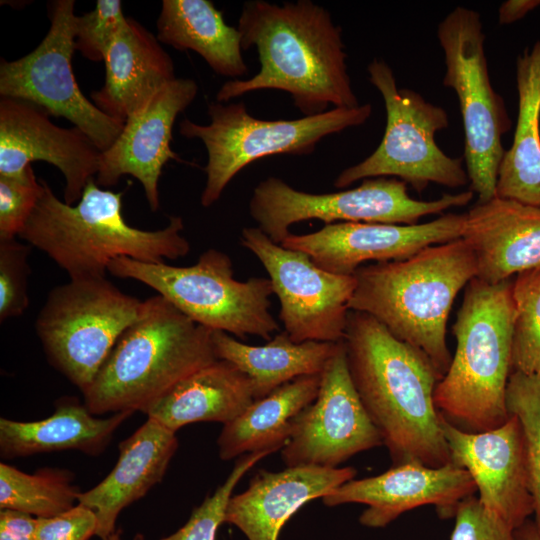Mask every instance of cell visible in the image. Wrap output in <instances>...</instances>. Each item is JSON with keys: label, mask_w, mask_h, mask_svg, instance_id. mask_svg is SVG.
<instances>
[{"label": "cell", "mask_w": 540, "mask_h": 540, "mask_svg": "<svg viewBox=\"0 0 540 540\" xmlns=\"http://www.w3.org/2000/svg\"><path fill=\"white\" fill-rule=\"evenodd\" d=\"M371 112V105L363 104L295 120H261L250 115L243 102L211 103L209 124L187 118L179 124L182 136L200 139L207 150L202 206L213 205L232 178L251 162L277 154H311L324 137L364 124Z\"/></svg>", "instance_id": "cell-8"}, {"label": "cell", "mask_w": 540, "mask_h": 540, "mask_svg": "<svg viewBox=\"0 0 540 540\" xmlns=\"http://www.w3.org/2000/svg\"><path fill=\"white\" fill-rule=\"evenodd\" d=\"M97 517L81 504L48 518H37L35 540H89L96 536Z\"/></svg>", "instance_id": "cell-39"}, {"label": "cell", "mask_w": 540, "mask_h": 540, "mask_svg": "<svg viewBox=\"0 0 540 540\" xmlns=\"http://www.w3.org/2000/svg\"><path fill=\"white\" fill-rule=\"evenodd\" d=\"M36 522L32 515L1 509L0 540H35Z\"/></svg>", "instance_id": "cell-40"}, {"label": "cell", "mask_w": 540, "mask_h": 540, "mask_svg": "<svg viewBox=\"0 0 540 540\" xmlns=\"http://www.w3.org/2000/svg\"><path fill=\"white\" fill-rule=\"evenodd\" d=\"M476 273L464 239L431 245L404 260L359 267L349 310L370 315L424 352L442 379L452 361L446 341L452 304Z\"/></svg>", "instance_id": "cell-3"}, {"label": "cell", "mask_w": 540, "mask_h": 540, "mask_svg": "<svg viewBox=\"0 0 540 540\" xmlns=\"http://www.w3.org/2000/svg\"><path fill=\"white\" fill-rule=\"evenodd\" d=\"M515 540H540L533 520H527L524 524L514 530Z\"/></svg>", "instance_id": "cell-42"}, {"label": "cell", "mask_w": 540, "mask_h": 540, "mask_svg": "<svg viewBox=\"0 0 540 540\" xmlns=\"http://www.w3.org/2000/svg\"><path fill=\"white\" fill-rule=\"evenodd\" d=\"M240 241L268 273L280 301L279 318L294 342L343 340L354 275L323 270L306 253L273 242L258 227L243 228Z\"/></svg>", "instance_id": "cell-14"}, {"label": "cell", "mask_w": 540, "mask_h": 540, "mask_svg": "<svg viewBox=\"0 0 540 540\" xmlns=\"http://www.w3.org/2000/svg\"><path fill=\"white\" fill-rule=\"evenodd\" d=\"M540 5V0H508L499 8V23L511 24L522 19Z\"/></svg>", "instance_id": "cell-41"}, {"label": "cell", "mask_w": 540, "mask_h": 540, "mask_svg": "<svg viewBox=\"0 0 540 540\" xmlns=\"http://www.w3.org/2000/svg\"><path fill=\"white\" fill-rule=\"evenodd\" d=\"M127 21L119 0H97L95 8L75 18V51L93 62L107 52Z\"/></svg>", "instance_id": "cell-35"}, {"label": "cell", "mask_w": 540, "mask_h": 540, "mask_svg": "<svg viewBox=\"0 0 540 540\" xmlns=\"http://www.w3.org/2000/svg\"><path fill=\"white\" fill-rule=\"evenodd\" d=\"M237 28L242 49L256 47L260 70L251 78L224 83L216 95L217 102L277 89L289 93L304 116L326 112L330 105H360L347 72L341 28L322 6L309 0L282 5L247 1Z\"/></svg>", "instance_id": "cell-1"}, {"label": "cell", "mask_w": 540, "mask_h": 540, "mask_svg": "<svg viewBox=\"0 0 540 540\" xmlns=\"http://www.w3.org/2000/svg\"><path fill=\"white\" fill-rule=\"evenodd\" d=\"M29 244L0 241V321L23 315L29 306Z\"/></svg>", "instance_id": "cell-37"}, {"label": "cell", "mask_w": 540, "mask_h": 540, "mask_svg": "<svg viewBox=\"0 0 540 540\" xmlns=\"http://www.w3.org/2000/svg\"><path fill=\"white\" fill-rule=\"evenodd\" d=\"M509 415L504 424L484 432L463 431L442 416V430L451 462L470 474L480 503L515 530L534 513V503L522 426Z\"/></svg>", "instance_id": "cell-17"}, {"label": "cell", "mask_w": 540, "mask_h": 540, "mask_svg": "<svg viewBox=\"0 0 540 540\" xmlns=\"http://www.w3.org/2000/svg\"><path fill=\"white\" fill-rule=\"evenodd\" d=\"M103 540H121L120 530H115L112 534H110L107 538ZM133 540H144V537L142 534H136Z\"/></svg>", "instance_id": "cell-43"}, {"label": "cell", "mask_w": 540, "mask_h": 540, "mask_svg": "<svg viewBox=\"0 0 540 540\" xmlns=\"http://www.w3.org/2000/svg\"><path fill=\"white\" fill-rule=\"evenodd\" d=\"M80 490L68 470L43 468L27 474L11 465L0 464V508L36 518L62 514L78 504Z\"/></svg>", "instance_id": "cell-31"}, {"label": "cell", "mask_w": 540, "mask_h": 540, "mask_svg": "<svg viewBox=\"0 0 540 540\" xmlns=\"http://www.w3.org/2000/svg\"><path fill=\"white\" fill-rule=\"evenodd\" d=\"M343 344L355 389L394 465L451 462L434 401L441 380L428 356L370 315L349 311Z\"/></svg>", "instance_id": "cell-2"}, {"label": "cell", "mask_w": 540, "mask_h": 540, "mask_svg": "<svg viewBox=\"0 0 540 540\" xmlns=\"http://www.w3.org/2000/svg\"><path fill=\"white\" fill-rule=\"evenodd\" d=\"M104 63V84L90 97L105 114L123 121L176 78L173 60L157 37L133 18H127Z\"/></svg>", "instance_id": "cell-24"}, {"label": "cell", "mask_w": 540, "mask_h": 540, "mask_svg": "<svg viewBox=\"0 0 540 540\" xmlns=\"http://www.w3.org/2000/svg\"><path fill=\"white\" fill-rule=\"evenodd\" d=\"M383 445L347 365L343 341L323 372L318 394L296 418L281 449L287 467L337 468L357 453Z\"/></svg>", "instance_id": "cell-15"}, {"label": "cell", "mask_w": 540, "mask_h": 540, "mask_svg": "<svg viewBox=\"0 0 540 540\" xmlns=\"http://www.w3.org/2000/svg\"><path fill=\"white\" fill-rule=\"evenodd\" d=\"M212 334L161 295L144 300L82 393L85 406L93 415L145 413L181 380L218 360Z\"/></svg>", "instance_id": "cell-5"}, {"label": "cell", "mask_w": 540, "mask_h": 540, "mask_svg": "<svg viewBox=\"0 0 540 540\" xmlns=\"http://www.w3.org/2000/svg\"><path fill=\"white\" fill-rule=\"evenodd\" d=\"M466 213H448L414 225L340 222L308 234H293L281 242L288 249L306 253L321 269L354 275L367 261H398L422 249L462 237Z\"/></svg>", "instance_id": "cell-16"}, {"label": "cell", "mask_w": 540, "mask_h": 540, "mask_svg": "<svg viewBox=\"0 0 540 540\" xmlns=\"http://www.w3.org/2000/svg\"><path fill=\"white\" fill-rule=\"evenodd\" d=\"M437 37L445 62L443 85L455 91L460 104L470 188L478 202H486L496 196L505 153L502 136L511 122L503 98L490 81L480 14L456 7L439 23Z\"/></svg>", "instance_id": "cell-10"}, {"label": "cell", "mask_w": 540, "mask_h": 540, "mask_svg": "<svg viewBox=\"0 0 540 540\" xmlns=\"http://www.w3.org/2000/svg\"><path fill=\"white\" fill-rule=\"evenodd\" d=\"M512 297V372L540 375V267L516 275Z\"/></svg>", "instance_id": "cell-32"}, {"label": "cell", "mask_w": 540, "mask_h": 540, "mask_svg": "<svg viewBox=\"0 0 540 540\" xmlns=\"http://www.w3.org/2000/svg\"><path fill=\"white\" fill-rule=\"evenodd\" d=\"M177 448L175 432L151 418L119 444L114 468L78 497V504L96 514L97 537L103 540L112 534L120 512L163 479Z\"/></svg>", "instance_id": "cell-23"}, {"label": "cell", "mask_w": 540, "mask_h": 540, "mask_svg": "<svg viewBox=\"0 0 540 540\" xmlns=\"http://www.w3.org/2000/svg\"><path fill=\"white\" fill-rule=\"evenodd\" d=\"M513 280L473 278L452 326L457 346L434 401L441 415L467 432L497 428L509 418L506 389L512 373Z\"/></svg>", "instance_id": "cell-6"}, {"label": "cell", "mask_w": 540, "mask_h": 540, "mask_svg": "<svg viewBox=\"0 0 540 540\" xmlns=\"http://www.w3.org/2000/svg\"><path fill=\"white\" fill-rule=\"evenodd\" d=\"M367 71L385 104V132L376 150L340 172L334 186L342 189L359 180L388 176L410 184L419 193L430 183L465 186L469 178L462 158L446 155L435 142L436 132L449 125L447 112L415 91L399 89L384 60L374 59Z\"/></svg>", "instance_id": "cell-9"}, {"label": "cell", "mask_w": 540, "mask_h": 540, "mask_svg": "<svg viewBox=\"0 0 540 540\" xmlns=\"http://www.w3.org/2000/svg\"><path fill=\"white\" fill-rule=\"evenodd\" d=\"M40 180L41 196L18 237L46 253L70 279L104 277L119 257L158 263L190 251L180 216L159 230L139 229L122 215L123 192L102 188L92 178L80 200L69 205Z\"/></svg>", "instance_id": "cell-4"}, {"label": "cell", "mask_w": 540, "mask_h": 540, "mask_svg": "<svg viewBox=\"0 0 540 540\" xmlns=\"http://www.w3.org/2000/svg\"><path fill=\"white\" fill-rule=\"evenodd\" d=\"M471 190L443 194L439 199L422 201L408 194L407 184L397 178L362 180L355 188L334 193L312 194L299 191L277 177H268L253 190L250 216L273 242L281 244L295 223L317 219L326 225L340 222H366L414 225L428 215L467 205Z\"/></svg>", "instance_id": "cell-12"}, {"label": "cell", "mask_w": 540, "mask_h": 540, "mask_svg": "<svg viewBox=\"0 0 540 540\" xmlns=\"http://www.w3.org/2000/svg\"><path fill=\"white\" fill-rule=\"evenodd\" d=\"M356 474L350 466L259 470L245 491L231 496L225 522L236 526L247 540H279L282 528L302 506L322 498Z\"/></svg>", "instance_id": "cell-21"}, {"label": "cell", "mask_w": 540, "mask_h": 540, "mask_svg": "<svg viewBox=\"0 0 540 540\" xmlns=\"http://www.w3.org/2000/svg\"><path fill=\"white\" fill-rule=\"evenodd\" d=\"M321 374L296 378L254 400L233 421L225 424L217 439L222 460L254 452L282 449L298 415L316 398Z\"/></svg>", "instance_id": "cell-30"}, {"label": "cell", "mask_w": 540, "mask_h": 540, "mask_svg": "<svg viewBox=\"0 0 540 540\" xmlns=\"http://www.w3.org/2000/svg\"><path fill=\"white\" fill-rule=\"evenodd\" d=\"M270 454L269 451H262L243 455L223 484L193 510L188 521L160 540H215L218 528L225 522L226 508L235 486L257 462Z\"/></svg>", "instance_id": "cell-34"}, {"label": "cell", "mask_w": 540, "mask_h": 540, "mask_svg": "<svg viewBox=\"0 0 540 540\" xmlns=\"http://www.w3.org/2000/svg\"><path fill=\"white\" fill-rule=\"evenodd\" d=\"M134 412L105 418L93 415L76 400L61 401L53 414L38 421L0 419V453L5 459L63 450L100 455L117 428Z\"/></svg>", "instance_id": "cell-26"}, {"label": "cell", "mask_w": 540, "mask_h": 540, "mask_svg": "<svg viewBox=\"0 0 540 540\" xmlns=\"http://www.w3.org/2000/svg\"><path fill=\"white\" fill-rule=\"evenodd\" d=\"M142 304L106 276L54 287L35 321L48 361L83 393Z\"/></svg>", "instance_id": "cell-11"}, {"label": "cell", "mask_w": 540, "mask_h": 540, "mask_svg": "<svg viewBox=\"0 0 540 540\" xmlns=\"http://www.w3.org/2000/svg\"><path fill=\"white\" fill-rule=\"evenodd\" d=\"M197 93L194 80L176 77L132 113L116 140L101 152L96 183L111 187L121 176L131 175L141 183L151 211H157L162 168L169 160L182 161L171 148L174 122Z\"/></svg>", "instance_id": "cell-20"}, {"label": "cell", "mask_w": 540, "mask_h": 540, "mask_svg": "<svg viewBox=\"0 0 540 540\" xmlns=\"http://www.w3.org/2000/svg\"><path fill=\"white\" fill-rule=\"evenodd\" d=\"M42 190L41 180H37L31 165L18 175H0V241L19 236Z\"/></svg>", "instance_id": "cell-36"}, {"label": "cell", "mask_w": 540, "mask_h": 540, "mask_svg": "<svg viewBox=\"0 0 540 540\" xmlns=\"http://www.w3.org/2000/svg\"><path fill=\"white\" fill-rule=\"evenodd\" d=\"M454 519L450 540H515L514 530L488 511L474 495L459 503Z\"/></svg>", "instance_id": "cell-38"}, {"label": "cell", "mask_w": 540, "mask_h": 540, "mask_svg": "<svg viewBox=\"0 0 540 540\" xmlns=\"http://www.w3.org/2000/svg\"><path fill=\"white\" fill-rule=\"evenodd\" d=\"M74 7V0L53 1L50 28L39 45L19 59H1L0 95L30 102L50 116L67 119L102 152L116 140L125 121L105 114L78 86L71 64Z\"/></svg>", "instance_id": "cell-13"}, {"label": "cell", "mask_w": 540, "mask_h": 540, "mask_svg": "<svg viewBox=\"0 0 540 540\" xmlns=\"http://www.w3.org/2000/svg\"><path fill=\"white\" fill-rule=\"evenodd\" d=\"M107 271L154 289L191 320L211 330L268 341L280 329L270 313L274 294L270 279L236 280L230 257L217 249L204 251L191 266L119 257L110 262Z\"/></svg>", "instance_id": "cell-7"}, {"label": "cell", "mask_w": 540, "mask_h": 540, "mask_svg": "<svg viewBox=\"0 0 540 540\" xmlns=\"http://www.w3.org/2000/svg\"><path fill=\"white\" fill-rule=\"evenodd\" d=\"M518 115L500 164L496 196L540 206V40L516 62Z\"/></svg>", "instance_id": "cell-27"}, {"label": "cell", "mask_w": 540, "mask_h": 540, "mask_svg": "<svg viewBox=\"0 0 540 540\" xmlns=\"http://www.w3.org/2000/svg\"><path fill=\"white\" fill-rule=\"evenodd\" d=\"M462 239L472 249L476 278L488 284L540 267V206L493 197L467 213Z\"/></svg>", "instance_id": "cell-22"}, {"label": "cell", "mask_w": 540, "mask_h": 540, "mask_svg": "<svg viewBox=\"0 0 540 540\" xmlns=\"http://www.w3.org/2000/svg\"><path fill=\"white\" fill-rule=\"evenodd\" d=\"M156 27L160 43L198 53L217 74L237 79L248 73L241 34L213 2L163 0Z\"/></svg>", "instance_id": "cell-29"}, {"label": "cell", "mask_w": 540, "mask_h": 540, "mask_svg": "<svg viewBox=\"0 0 540 540\" xmlns=\"http://www.w3.org/2000/svg\"><path fill=\"white\" fill-rule=\"evenodd\" d=\"M254 400L249 378L232 363L218 359L177 383L145 414L176 432L196 422L225 425Z\"/></svg>", "instance_id": "cell-25"}, {"label": "cell", "mask_w": 540, "mask_h": 540, "mask_svg": "<svg viewBox=\"0 0 540 540\" xmlns=\"http://www.w3.org/2000/svg\"><path fill=\"white\" fill-rule=\"evenodd\" d=\"M476 491L470 474L452 462L441 467L410 462L394 465L377 476L349 480L321 499L329 507L365 504L360 524L384 528L403 513L424 505H434L441 519L454 518L459 503Z\"/></svg>", "instance_id": "cell-18"}, {"label": "cell", "mask_w": 540, "mask_h": 540, "mask_svg": "<svg viewBox=\"0 0 540 540\" xmlns=\"http://www.w3.org/2000/svg\"><path fill=\"white\" fill-rule=\"evenodd\" d=\"M217 359L235 365L250 380L254 398L302 376L321 374L339 342H294L286 331L276 333L261 346L238 341L223 331L212 334Z\"/></svg>", "instance_id": "cell-28"}, {"label": "cell", "mask_w": 540, "mask_h": 540, "mask_svg": "<svg viewBox=\"0 0 540 540\" xmlns=\"http://www.w3.org/2000/svg\"><path fill=\"white\" fill-rule=\"evenodd\" d=\"M30 102L0 99V175L22 173L33 161L57 167L65 178L64 202L73 205L98 173L101 151L78 128H62Z\"/></svg>", "instance_id": "cell-19"}, {"label": "cell", "mask_w": 540, "mask_h": 540, "mask_svg": "<svg viewBox=\"0 0 540 540\" xmlns=\"http://www.w3.org/2000/svg\"><path fill=\"white\" fill-rule=\"evenodd\" d=\"M509 414L522 426L529 488L534 503L533 520L540 535V375L511 373L506 389Z\"/></svg>", "instance_id": "cell-33"}]
</instances>
